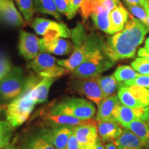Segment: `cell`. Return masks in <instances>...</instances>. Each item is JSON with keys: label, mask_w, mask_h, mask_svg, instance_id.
I'll use <instances>...</instances> for the list:
<instances>
[{"label": "cell", "mask_w": 149, "mask_h": 149, "mask_svg": "<svg viewBox=\"0 0 149 149\" xmlns=\"http://www.w3.org/2000/svg\"><path fill=\"white\" fill-rule=\"evenodd\" d=\"M6 109V107H2V106L0 105V111H1V110H2V109Z\"/></svg>", "instance_id": "49"}, {"label": "cell", "mask_w": 149, "mask_h": 149, "mask_svg": "<svg viewBox=\"0 0 149 149\" xmlns=\"http://www.w3.org/2000/svg\"><path fill=\"white\" fill-rule=\"evenodd\" d=\"M44 124L48 127L57 126H75L84 125L92 122L93 120H81L70 115H52L48 111H43L40 115Z\"/></svg>", "instance_id": "13"}, {"label": "cell", "mask_w": 149, "mask_h": 149, "mask_svg": "<svg viewBox=\"0 0 149 149\" xmlns=\"http://www.w3.org/2000/svg\"><path fill=\"white\" fill-rule=\"evenodd\" d=\"M13 69L10 61L7 56L0 54V81Z\"/></svg>", "instance_id": "35"}, {"label": "cell", "mask_w": 149, "mask_h": 149, "mask_svg": "<svg viewBox=\"0 0 149 149\" xmlns=\"http://www.w3.org/2000/svg\"><path fill=\"white\" fill-rule=\"evenodd\" d=\"M73 133L78 141L86 148H93L99 139L97 124L95 120L89 124L75 126Z\"/></svg>", "instance_id": "14"}, {"label": "cell", "mask_w": 149, "mask_h": 149, "mask_svg": "<svg viewBox=\"0 0 149 149\" xmlns=\"http://www.w3.org/2000/svg\"><path fill=\"white\" fill-rule=\"evenodd\" d=\"M84 0H70V10L69 15L68 16V19H72L77 13L78 11L79 10L80 7L82 4Z\"/></svg>", "instance_id": "37"}, {"label": "cell", "mask_w": 149, "mask_h": 149, "mask_svg": "<svg viewBox=\"0 0 149 149\" xmlns=\"http://www.w3.org/2000/svg\"><path fill=\"white\" fill-rule=\"evenodd\" d=\"M66 149H88L86 148L84 146H82L78 141L77 137L74 135V133H72L68 139V143H67Z\"/></svg>", "instance_id": "38"}, {"label": "cell", "mask_w": 149, "mask_h": 149, "mask_svg": "<svg viewBox=\"0 0 149 149\" xmlns=\"http://www.w3.org/2000/svg\"><path fill=\"white\" fill-rule=\"evenodd\" d=\"M28 67L41 77L55 78L61 77L70 71L57 64V59L50 53H41L36 58L31 60Z\"/></svg>", "instance_id": "6"}, {"label": "cell", "mask_w": 149, "mask_h": 149, "mask_svg": "<svg viewBox=\"0 0 149 149\" xmlns=\"http://www.w3.org/2000/svg\"><path fill=\"white\" fill-rule=\"evenodd\" d=\"M144 48L149 52V37L147 38V40H146V42H145V46H144Z\"/></svg>", "instance_id": "45"}, {"label": "cell", "mask_w": 149, "mask_h": 149, "mask_svg": "<svg viewBox=\"0 0 149 149\" xmlns=\"http://www.w3.org/2000/svg\"><path fill=\"white\" fill-rule=\"evenodd\" d=\"M148 32V26L129 15L124 29L108 37L105 51L115 62L120 59L132 58Z\"/></svg>", "instance_id": "1"}, {"label": "cell", "mask_w": 149, "mask_h": 149, "mask_svg": "<svg viewBox=\"0 0 149 149\" xmlns=\"http://www.w3.org/2000/svg\"><path fill=\"white\" fill-rule=\"evenodd\" d=\"M0 149H1V148H0Z\"/></svg>", "instance_id": "51"}, {"label": "cell", "mask_w": 149, "mask_h": 149, "mask_svg": "<svg viewBox=\"0 0 149 149\" xmlns=\"http://www.w3.org/2000/svg\"><path fill=\"white\" fill-rule=\"evenodd\" d=\"M105 149H117V148L115 141H111V142L106 144Z\"/></svg>", "instance_id": "44"}, {"label": "cell", "mask_w": 149, "mask_h": 149, "mask_svg": "<svg viewBox=\"0 0 149 149\" xmlns=\"http://www.w3.org/2000/svg\"><path fill=\"white\" fill-rule=\"evenodd\" d=\"M137 55H138L139 57H144V58H146L149 61V52L146 51L144 48H139L138 52H137Z\"/></svg>", "instance_id": "41"}, {"label": "cell", "mask_w": 149, "mask_h": 149, "mask_svg": "<svg viewBox=\"0 0 149 149\" xmlns=\"http://www.w3.org/2000/svg\"><path fill=\"white\" fill-rule=\"evenodd\" d=\"M68 89L72 93L86 97L97 106L104 100L103 93L96 78L87 79L73 78L68 83Z\"/></svg>", "instance_id": "9"}, {"label": "cell", "mask_w": 149, "mask_h": 149, "mask_svg": "<svg viewBox=\"0 0 149 149\" xmlns=\"http://www.w3.org/2000/svg\"><path fill=\"white\" fill-rule=\"evenodd\" d=\"M0 20L13 26H22L24 23L13 0H0Z\"/></svg>", "instance_id": "15"}, {"label": "cell", "mask_w": 149, "mask_h": 149, "mask_svg": "<svg viewBox=\"0 0 149 149\" xmlns=\"http://www.w3.org/2000/svg\"><path fill=\"white\" fill-rule=\"evenodd\" d=\"M13 135V127L8 122L0 120V148H5L9 144Z\"/></svg>", "instance_id": "30"}, {"label": "cell", "mask_w": 149, "mask_h": 149, "mask_svg": "<svg viewBox=\"0 0 149 149\" xmlns=\"http://www.w3.org/2000/svg\"><path fill=\"white\" fill-rule=\"evenodd\" d=\"M117 149H143L144 143L130 130L125 128L115 141Z\"/></svg>", "instance_id": "22"}, {"label": "cell", "mask_w": 149, "mask_h": 149, "mask_svg": "<svg viewBox=\"0 0 149 149\" xmlns=\"http://www.w3.org/2000/svg\"><path fill=\"white\" fill-rule=\"evenodd\" d=\"M124 3H130V4L141 5L145 8H149V1L147 0H123Z\"/></svg>", "instance_id": "40"}, {"label": "cell", "mask_w": 149, "mask_h": 149, "mask_svg": "<svg viewBox=\"0 0 149 149\" xmlns=\"http://www.w3.org/2000/svg\"><path fill=\"white\" fill-rule=\"evenodd\" d=\"M144 108H130L124 105H120L117 108L115 122L126 128L130 123L137 119H142Z\"/></svg>", "instance_id": "20"}, {"label": "cell", "mask_w": 149, "mask_h": 149, "mask_svg": "<svg viewBox=\"0 0 149 149\" xmlns=\"http://www.w3.org/2000/svg\"><path fill=\"white\" fill-rule=\"evenodd\" d=\"M109 17L111 35H113L124 29L128 20L129 13L125 6L120 3L110 13Z\"/></svg>", "instance_id": "21"}, {"label": "cell", "mask_w": 149, "mask_h": 149, "mask_svg": "<svg viewBox=\"0 0 149 149\" xmlns=\"http://www.w3.org/2000/svg\"><path fill=\"white\" fill-rule=\"evenodd\" d=\"M113 74L118 82H124V81L134 79L135 78L138 77L140 74L136 72L130 66L124 65V66L117 67Z\"/></svg>", "instance_id": "28"}, {"label": "cell", "mask_w": 149, "mask_h": 149, "mask_svg": "<svg viewBox=\"0 0 149 149\" xmlns=\"http://www.w3.org/2000/svg\"><path fill=\"white\" fill-rule=\"evenodd\" d=\"M121 104L118 95H113L109 97L104 99L98 105L95 120L115 121L117 108Z\"/></svg>", "instance_id": "16"}, {"label": "cell", "mask_w": 149, "mask_h": 149, "mask_svg": "<svg viewBox=\"0 0 149 149\" xmlns=\"http://www.w3.org/2000/svg\"><path fill=\"white\" fill-rule=\"evenodd\" d=\"M119 84L124 86H137L144 87L146 88H149V75L139 74L138 77L134 79L124 82H119Z\"/></svg>", "instance_id": "34"}, {"label": "cell", "mask_w": 149, "mask_h": 149, "mask_svg": "<svg viewBox=\"0 0 149 149\" xmlns=\"http://www.w3.org/2000/svg\"><path fill=\"white\" fill-rule=\"evenodd\" d=\"M40 40L32 33L24 31H20L19 51L26 60H33L40 53Z\"/></svg>", "instance_id": "11"}, {"label": "cell", "mask_w": 149, "mask_h": 149, "mask_svg": "<svg viewBox=\"0 0 149 149\" xmlns=\"http://www.w3.org/2000/svg\"><path fill=\"white\" fill-rule=\"evenodd\" d=\"M93 149H105V148H104V145L103 144V141H102L100 139H98V140L96 142Z\"/></svg>", "instance_id": "43"}, {"label": "cell", "mask_w": 149, "mask_h": 149, "mask_svg": "<svg viewBox=\"0 0 149 149\" xmlns=\"http://www.w3.org/2000/svg\"><path fill=\"white\" fill-rule=\"evenodd\" d=\"M120 3V0H102L100 6H102L105 10L111 12Z\"/></svg>", "instance_id": "39"}, {"label": "cell", "mask_w": 149, "mask_h": 149, "mask_svg": "<svg viewBox=\"0 0 149 149\" xmlns=\"http://www.w3.org/2000/svg\"><path fill=\"white\" fill-rule=\"evenodd\" d=\"M26 77L19 67H13L11 71L0 81V96L5 100H15L22 95Z\"/></svg>", "instance_id": "7"}, {"label": "cell", "mask_w": 149, "mask_h": 149, "mask_svg": "<svg viewBox=\"0 0 149 149\" xmlns=\"http://www.w3.org/2000/svg\"><path fill=\"white\" fill-rule=\"evenodd\" d=\"M144 147L145 149H149V139H148V140L144 144Z\"/></svg>", "instance_id": "48"}, {"label": "cell", "mask_w": 149, "mask_h": 149, "mask_svg": "<svg viewBox=\"0 0 149 149\" xmlns=\"http://www.w3.org/2000/svg\"><path fill=\"white\" fill-rule=\"evenodd\" d=\"M125 128L130 130L137 136L144 143V145L149 139V126L142 119H137L130 123Z\"/></svg>", "instance_id": "26"}, {"label": "cell", "mask_w": 149, "mask_h": 149, "mask_svg": "<svg viewBox=\"0 0 149 149\" xmlns=\"http://www.w3.org/2000/svg\"><path fill=\"white\" fill-rule=\"evenodd\" d=\"M55 81V78L43 77L35 86L37 93V103H42L47 100L48 93L51 86Z\"/></svg>", "instance_id": "27"}, {"label": "cell", "mask_w": 149, "mask_h": 149, "mask_svg": "<svg viewBox=\"0 0 149 149\" xmlns=\"http://www.w3.org/2000/svg\"><path fill=\"white\" fill-rule=\"evenodd\" d=\"M40 40L41 52L57 55H67L74 51V45L70 41L61 37L60 33L51 31Z\"/></svg>", "instance_id": "10"}, {"label": "cell", "mask_w": 149, "mask_h": 149, "mask_svg": "<svg viewBox=\"0 0 149 149\" xmlns=\"http://www.w3.org/2000/svg\"><path fill=\"white\" fill-rule=\"evenodd\" d=\"M48 111L52 115H66L81 120H90L95 115L96 109L92 102L86 99L72 97L53 103Z\"/></svg>", "instance_id": "5"}, {"label": "cell", "mask_w": 149, "mask_h": 149, "mask_svg": "<svg viewBox=\"0 0 149 149\" xmlns=\"http://www.w3.org/2000/svg\"><path fill=\"white\" fill-rule=\"evenodd\" d=\"M110 13L105 10L102 6H98L94 12L91 15V19H93L95 26L98 29L101 30L107 34L111 35V23H110Z\"/></svg>", "instance_id": "23"}, {"label": "cell", "mask_w": 149, "mask_h": 149, "mask_svg": "<svg viewBox=\"0 0 149 149\" xmlns=\"http://www.w3.org/2000/svg\"><path fill=\"white\" fill-rule=\"evenodd\" d=\"M74 128L71 126H57L46 128L54 146L57 149H65L69 137L73 133Z\"/></svg>", "instance_id": "18"}, {"label": "cell", "mask_w": 149, "mask_h": 149, "mask_svg": "<svg viewBox=\"0 0 149 149\" xmlns=\"http://www.w3.org/2000/svg\"><path fill=\"white\" fill-rule=\"evenodd\" d=\"M5 149H18L16 146H15L14 145H8L7 146L5 147Z\"/></svg>", "instance_id": "46"}, {"label": "cell", "mask_w": 149, "mask_h": 149, "mask_svg": "<svg viewBox=\"0 0 149 149\" xmlns=\"http://www.w3.org/2000/svg\"><path fill=\"white\" fill-rule=\"evenodd\" d=\"M34 74L26 77L25 88L20 96L13 100L6 109V120L13 128L20 126L26 121L37 103V93L35 86L40 79Z\"/></svg>", "instance_id": "2"}, {"label": "cell", "mask_w": 149, "mask_h": 149, "mask_svg": "<svg viewBox=\"0 0 149 149\" xmlns=\"http://www.w3.org/2000/svg\"><path fill=\"white\" fill-rule=\"evenodd\" d=\"M124 4L134 17L137 19L139 21L147 26V12L146 9L144 6L141 5L130 4L126 3H124Z\"/></svg>", "instance_id": "32"}, {"label": "cell", "mask_w": 149, "mask_h": 149, "mask_svg": "<svg viewBox=\"0 0 149 149\" xmlns=\"http://www.w3.org/2000/svg\"><path fill=\"white\" fill-rule=\"evenodd\" d=\"M132 68L139 74L149 75V61L144 57H137L131 63Z\"/></svg>", "instance_id": "33"}, {"label": "cell", "mask_w": 149, "mask_h": 149, "mask_svg": "<svg viewBox=\"0 0 149 149\" xmlns=\"http://www.w3.org/2000/svg\"><path fill=\"white\" fill-rule=\"evenodd\" d=\"M105 44L106 42L103 46L91 52L85 60L72 71V77L83 79L95 78L114 66L115 61L108 55Z\"/></svg>", "instance_id": "4"}, {"label": "cell", "mask_w": 149, "mask_h": 149, "mask_svg": "<svg viewBox=\"0 0 149 149\" xmlns=\"http://www.w3.org/2000/svg\"><path fill=\"white\" fill-rule=\"evenodd\" d=\"M142 120H144L149 126V106L144 108V112L142 116Z\"/></svg>", "instance_id": "42"}, {"label": "cell", "mask_w": 149, "mask_h": 149, "mask_svg": "<svg viewBox=\"0 0 149 149\" xmlns=\"http://www.w3.org/2000/svg\"><path fill=\"white\" fill-rule=\"evenodd\" d=\"M147 12V26L149 28V8H146Z\"/></svg>", "instance_id": "47"}, {"label": "cell", "mask_w": 149, "mask_h": 149, "mask_svg": "<svg viewBox=\"0 0 149 149\" xmlns=\"http://www.w3.org/2000/svg\"><path fill=\"white\" fill-rule=\"evenodd\" d=\"M119 100L123 105L130 108H146L149 106V90L144 87L124 86L118 83Z\"/></svg>", "instance_id": "8"}, {"label": "cell", "mask_w": 149, "mask_h": 149, "mask_svg": "<svg viewBox=\"0 0 149 149\" xmlns=\"http://www.w3.org/2000/svg\"><path fill=\"white\" fill-rule=\"evenodd\" d=\"M24 19L28 22L33 21L35 10L34 6V0H15Z\"/></svg>", "instance_id": "29"}, {"label": "cell", "mask_w": 149, "mask_h": 149, "mask_svg": "<svg viewBox=\"0 0 149 149\" xmlns=\"http://www.w3.org/2000/svg\"><path fill=\"white\" fill-rule=\"evenodd\" d=\"M123 131L121 125L115 121H98L99 139L103 142L115 141Z\"/></svg>", "instance_id": "19"}, {"label": "cell", "mask_w": 149, "mask_h": 149, "mask_svg": "<svg viewBox=\"0 0 149 149\" xmlns=\"http://www.w3.org/2000/svg\"><path fill=\"white\" fill-rule=\"evenodd\" d=\"M74 51L68 59H57V64L70 72L77 68L93 51L103 46L105 42L95 33L88 35L81 24L71 30V37Z\"/></svg>", "instance_id": "3"}, {"label": "cell", "mask_w": 149, "mask_h": 149, "mask_svg": "<svg viewBox=\"0 0 149 149\" xmlns=\"http://www.w3.org/2000/svg\"><path fill=\"white\" fill-rule=\"evenodd\" d=\"M55 2L60 14H64L68 17L70 10V0H55Z\"/></svg>", "instance_id": "36"}, {"label": "cell", "mask_w": 149, "mask_h": 149, "mask_svg": "<svg viewBox=\"0 0 149 149\" xmlns=\"http://www.w3.org/2000/svg\"><path fill=\"white\" fill-rule=\"evenodd\" d=\"M102 0H84L79 11L84 19H87L98 6L101 4Z\"/></svg>", "instance_id": "31"}, {"label": "cell", "mask_w": 149, "mask_h": 149, "mask_svg": "<svg viewBox=\"0 0 149 149\" xmlns=\"http://www.w3.org/2000/svg\"><path fill=\"white\" fill-rule=\"evenodd\" d=\"M147 1H149V0H147Z\"/></svg>", "instance_id": "50"}, {"label": "cell", "mask_w": 149, "mask_h": 149, "mask_svg": "<svg viewBox=\"0 0 149 149\" xmlns=\"http://www.w3.org/2000/svg\"><path fill=\"white\" fill-rule=\"evenodd\" d=\"M31 26L37 34L44 36L51 31L60 33L62 38H70L71 30L62 22H57L47 19L37 17L32 21Z\"/></svg>", "instance_id": "12"}, {"label": "cell", "mask_w": 149, "mask_h": 149, "mask_svg": "<svg viewBox=\"0 0 149 149\" xmlns=\"http://www.w3.org/2000/svg\"><path fill=\"white\" fill-rule=\"evenodd\" d=\"M103 93L104 99L113 95L118 88V81L115 79L113 74L107 76H99L95 77Z\"/></svg>", "instance_id": "25"}, {"label": "cell", "mask_w": 149, "mask_h": 149, "mask_svg": "<svg viewBox=\"0 0 149 149\" xmlns=\"http://www.w3.org/2000/svg\"><path fill=\"white\" fill-rule=\"evenodd\" d=\"M35 10L40 13L50 15L58 21L61 20V16L59 12L55 0H34Z\"/></svg>", "instance_id": "24"}, {"label": "cell", "mask_w": 149, "mask_h": 149, "mask_svg": "<svg viewBox=\"0 0 149 149\" xmlns=\"http://www.w3.org/2000/svg\"><path fill=\"white\" fill-rule=\"evenodd\" d=\"M21 149H57L52 144L46 128L26 137Z\"/></svg>", "instance_id": "17"}]
</instances>
